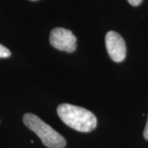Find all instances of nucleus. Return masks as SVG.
Instances as JSON below:
<instances>
[{
  "mask_svg": "<svg viewBox=\"0 0 148 148\" xmlns=\"http://www.w3.org/2000/svg\"><path fill=\"white\" fill-rule=\"evenodd\" d=\"M11 56L10 50L0 44V58H8Z\"/></svg>",
  "mask_w": 148,
  "mask_h": 148,
  "instance_id": "obj_5",
  "label": "nucleus"
},
{
  "mask_svg": "<svg viewBox=\"0 0 148 148\" xmlns=\"http://www.w3.org/2000/svg\"><path fill=\"white\" fill-rule=\"evenodd\" d=\"M127 2L131 4L132 6H139L141 3H142V2H143V0H127Z\"/></svg>",
  "mask_w": 148,
  "mask_h": 148,
  "instance_id": "obj_6",
  "label": "nucleus"
},
{
  "mask_svg": "<svg viewBox=\"0 0 148 148\" xmlns=\"http://www.w3.org/2000/svg\"><path fill=\"white\" fill-rule=\"evenodd\" d=\"M22 119L24 124L40 138L45 147L49 148H64L66 147L65 138L38 116L27 113L24 114Z\"/></svg>",
  "mask_w": 148,
  "mask_h": 148,
  "instance_id": "obj_2",
  "label": "nucleus"
},
{
  "mask_svg": "<svg viewBox=\"0 0 148 148\" xmlns=\"http://www.w3.org/2000/svg\"><path fill=\"white\" fill-rule=\"evenodd\" d=\"M49 43L61 51L73 53L77 49V38L69 30L62 27L53 29L49 36Z\"/></svg>",
  "mask_w": 148,
  "mask_h": 148,
  "instance_id": "obj_3",
  "label": "nucleus"
},
{
  "mask_svg": "<svg viewBox=\"0 0 148 148\" xmlns=\"http://www.w3.org/2000/svg\"><path fill=\"white\" fill-rule=\"evenodd\" d=\"M57 113L66 125L78 132H91L97 125L95 114L82 107L64 103L58 106Z\"/></svg>",
  "mask_w": 148,
  "mask_h": 148,
  "instance_id": "obj_1",
  "label": "nucleus"
},
{
  "mask_svg": "<svg viewBox=\"0 0 148 148\" xmlns=\"http://www.w3.org/2000/svg\"><path fill=\"white\" fill-rule=\"evenodd\" d=\"M32 1H36V0H32Z\"/></svg>",
  "mask_w": 148,
  "mask_h": 148,
  "instance_id": "obj_8",
  "label": "nucleus"
},
{
  "mask_svg": "<svg viewBox=\"0 0 148 148\" xmlns=\"http://www.w3.org/2000/svg\"><path fill=\"white\" fill-rule=\"evenodd\" d=\"M143 137L146 140L148 141V119L147 122V124H146V127L144 128V131H143Z\"/></svg>",
  "mask_w": 148,
  "mask_h": 148,
  "instance_id": "obj_7",
  "label": "nucleus"
},
{
  "mask_svg": "<svg viewBox=\"0 0 148 148\" xmlns=\"http://www.w3.org/2000/svg\"><path fill=\"white\" fill-rule=\"evenodd\" d=\"M106 46L110 58L117 63L126 58V44L123 37L115 32L110 31L106 36Z\"/></svg>",
  "mask_w": 148,
  "mask_h": 148,
  "instance_id": "obj_4",
  "label": "nucleus"
}]
</instances>
